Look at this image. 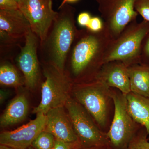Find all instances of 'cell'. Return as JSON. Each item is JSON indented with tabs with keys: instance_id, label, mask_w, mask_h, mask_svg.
<instances>
[{
	"instance_id": "cell-1",
	"label": "cell",
	"mask_w": 149,
	"mask_h": 149,
	"mask_svg": "<svg viewBox=\"0 0 149 149\" xmlns=\"http://www.w3.org/2000/svg\"><path fill=\"white\" fill-rule=\"evenodd\" d=\"M108 30L93 32L78 29L67 57L65 71L74 83L96 79L104 64V58L112 40Z\"/></svg>"
},
{
	"instance_id": "cell-2",
	"label": "cell",
	"mask_w": 149,
	"mask_h": 149,
	"mask_svg": "<svg viewBox=\"0 0 149 149\" xmlns=\"http://www.w3.org/2000/svg\"><path fill=\"white\" fill-rule=\"evenodd\" d=\"M59 10L46 38L40 42L38 55L41 63L53 65L65 71L67 57L78 29L75 8L67 3Z\"/></svg>"
},
{
	"instance_id": "cell-3",
	"label": "cell",
	"mask_w": 149,
	"mask_h": 149,
	"mask_svg": "<svg viewBox=\"0 0 149 149\" xmlns=\"http://www.w3.org/2000/svg\"><path fill=\"white\" fill-rule=\"evenodd\" d=\"M149 32L148 22H130L110 43L105 54L104 64L112 61L122 62L128 67L140 64L141 45Z\"/></svg>"
},
{
	"instance_id": "cell-4",
	"label": "cell",
	"mask_w": 149,
	"mask_h": 149,
	"mask_svg": "<svg viewBox=\"0 0 149 149\" xmlns=\"http://www.w3.org/2000/svg\"><path fill=\"white\" fill-rule=\"evenodd\" d=\"M71 95L90 113L101 128L107 127L110 104L113 101L111 89L97 79L74 83Z\"/></svg>"
},
{
	"instance_id": "cell-5",
	"label": "cell",
	"mask_w": 149,
	"mask_h": 149,
	"mask_svg": "<svg viewBox=\"0 0 149 149\" xmlns=\"http://www.w3.org/2000/svg\"><path fill=\"white\" fill-rule=\"evenodd\" d=\"M41 65L45 80L41 84V101L33 109V113L46 114L52 109L65 107L71 97L74 83L65 71L53 65Z\"/></svg>"
},
{
	"instance_id": "cell-6",
	"label": "cell",
	"mask_w": 149,
	"mask_h": 149,
	"mask_svg": "<svg viewBox=\"0 0 149 149\" xmlns=\"http://www.w3.org/2000/svg\"><path fill=\"white\" fill-rule=\"evenodd\" d=\"M111 89L114 111L107 136L113 149H126L141 125L133 120L129 113L126 95L117 89Z\"/></svg>"
},
{
	"instance_id": "cell-7",
	"label": "cell",
	"mask_w": 149,
	"mask_h": 149,
	"mask_svg": "<svg viewBox=\"0 0 149 149\" xmlns=\"http://www.w3.org/2000/svg\"><path fill=\"white\" fill-rule=\"evenodd\" d=\"M65 107L77 135L80 148L110 143L107 133L100 128L85 108L70 97Z\"/></svg>"
},
{
	"instance_id": "cell-8",
	"label": "cell",
	"mask_w": 149,
	"mask_h": 149,
	"mask_svg": "<svg viewBox=\"0 0 149 149\" xmlns=\"http://www.w3.org/2000/svg\"><path fill=\"white\" fill-rule=\"evenodd\" d=\"M135 0H97L98 10L104 24L113 40L117 38L139 14L134 8Z\"/></svg>"
},
{
	"instance_id": "cell-9",
	"label": "cell",
	"mask_w": 149,
	"mask_h": 149,
	"mask_svg": "<svg viewBox=\"0 0 149 149\" xmlns=\"http://www.w3.org/2000/svg\"><path fill=\"white\" fill-rule=\"evenodd\" d=\"M18 4L32 32L43 41L58 14L53 9L52 0H21Z\"/></svg>"
},
{
	"instance_id": "cell-10",
	"label": "cell",
	"mask_w": 149,
	"mask_h": 149,
	"mask_svg": "<svg viewBox=\"0 0 149 149\" xmlns=\"http://www.w3.org/2000/svg\"><path fill=\"white\" fill-rule=\"evenodd\" d=\"M40 40L31 29L24 37L23 47L20 46V52L17 63L24 77V85L29 90H35L40 83V61L38 55Z\"/></svg>"
},
{
	"instance_id": "cell-11",
	"label": "cell",
	"mask_w": 149,
	"mask_h": 149,
	"mask_svg": "<svg viewBox=\"0 0 149 149\" xmlns=\"http://www.w3.org/2000/svg\"><path fill=\"white\" fill-rule=\"evenodd\" d=\"M46 121V114L37 113L36 118L27 124L15 130L1 133L0 143L16 149H28L44 130Z\"/></svg>"
},
{
	"instance_id": "cell-12",
	"label": "cell",
	"mask_w": 149,
	"mask_h": 149,
	"mask_svg": "<svg viewBox=\"0 0 149 149\" xmlns=\"http://www.w3.org/2000/svg\"><path fill=\"white\" fill-rule=\"evenodd\" d=\"M64 107L55 108L47 112L44 130L52 134L56 140L68 143L77 142V135Z\"/></svg>"
},
{
	"instance_id": "cell-13",
	"label": "cell",
	"mask_w": 149,
	"mask_h": 149,
	"mask_svg": "<svg viewBox=\"0 0 149 149\" xmlns=\"http://www.w3.org/2000/svg\"><path fill=\"white\" fill-rule=\"evenodd\" d=\"M96 79L109 88L117 89L124 95L131 92L128 66L122 62L112 61L104 63Z\"/></svg>"
},
{
	"instance_id": "cell-14",
	"label": "cell",
	"mask_w": 149,
	"mask_h": 149,
	"mask_svg": "<svg viewBox=\"0 0 149 149\" xmlns=\"http://www.w3.org/2000/svg\"><path fill=\"white\" fill-rule=\"evenodd\" d=\"M31 29L30 24L19 9L0 10V30L10 37L20 40L24 39Z\"/></svg>"
},
{
	"instance_id": "cell-15",
	"label": "cell",
	"mask_w": 149,
	"mask_h": 149,
	"mask_svg": "<svg viewBox=\"0 0 149 149\" xmlns=\"http://www.w3.org/2000/svg\"><path fill=\"white\" fill-rule=\"evenodd\" d=\"M29 109V102L26 96L23 94L17 95L11 101L1 116V127L6 128L23 121Z\"/></svg>"
},
{
	"instance_id": "cell-16",
	"label": "cell",
	"mask_w": 149,
	"mask_h": 149,
	"mask_svg": "<svg viewBox=\"0 0 149 149\" xmlns=\"http://www.w3.org/2000/svg\"><path fill=\"white\" fill-rule=\"evenodd\" d=\"M126 96L130 116L136 123L146 129L149 136V98L132 92Z\"/></svg>"
},
{
	"instance_id": "cell-17",
	"label": "cell",
	"mask_w": 149,
	"mask_h": 149,
	"mask_svg": "<svg viewBox=\"0 0 149 149\" xmlns=\"http://www.w3.org/2000/svg\"><path fill=\"white\" fill-rule=\"evenodd\" d=\"M130 91L149 98V66L138 64L128 67Z\"/></svg>"
},
{
	"instance_id": "cell-18",
	"label": "cell",
	"mask_w": 149,
	"mask_h": 149,
	"mask_svg": "<svg viewBox=\"0 0 149 149\" xmlns=\"http://www.w3.org/2000/svg\"><path fill=\"white\" fill-rule=\"evenodd\" d=\"M0 84L6 87L18 88L24 85V77H22L17 69L8 61L1 62Z\"/></svg>"
},
{
	"instance_id": "cell-19",
	"label": "cell",
	"mask_w": 149,
	"mask_h": 149,
	"mask_svg": "<svg viewBox=\"0 0 149 149\" xmlns=\"http://www.w3.org/2000/svg\"><path fill=\"white\" fill-rule=\"evenodd\" d=\"M56 139L52 134L43 130L32 144L34 149H52Z\"/></svg>"
},
{
	"instance_id": "cell-20",
	"label": "cell",
	"mask_w": 149,
	"mask_h": 149,
	"mask_svg": "<svg viewBox=\"0 0 149 149\" xmlns=\"http://www.w3.org/2000/svg\"><path fill=\"white\" fill-rule=\"evenodd\" d=\"M148 136L146 129L141 126L130 141L126 149H149Z\"/></svg>"
},
{
	"instance_id": "cell-21",
	"label": "cell",
	"mask_w": 149,
	"mask_h": 149,
	"mask_svg": "<svg viewBox=\"0 0 149 149\" xmlns=\"http://www.w3.org/2000/svg\"><path fill=\"white\" fill-rule=\"evenodd\" d=\"M134 8L144 20L149 22V0H135Z\"/></svg>"
},
{
	"instance_id": "cell-22",
	"label": "cell",
	"mask_w": 149,
	"mask_h": 149,
	"mask_svg": "<svg viewBox=\"0 0 149 149\" xmlns=\"http://www.w3.org/2000/svg\"><path fill=\"white\" fill-rule=\"evenodd\" d=\"M140 64L149 66V32L144 38L141 45Z\"/></svg>"
},
{
	"instance_id": "cell-23",
	"label": "cell",
	"mask_w": 149,
	"mask_h": 149,
	"mask_svg": "<svg viewBox=\"0 0 149 149\" xmlns=\"http://www.w3.org/2000/svg\"><path fill=\"white\" fill-rule=\"evenodd\" d=\"M104 22L103 19L98 17H93L86 28L93 32H98L103 29Z\"/></svg>"
},
{
	"instance_id": "cell-24",
	"label": "cell",
	"mask_w": 149,
	"mask_h": 149,
	"mask_svg": "<svg viewBox=\"0 0 149 149\" xmlns=\"http://www.w3.org/2000/svg\"><path fill=\"white\" fill-rule=\"evenodd\" d=\"M80 148L78 141L73 143H68L56 140L52 149H79Z\"/></svg>"
},
{
	"instance_id": "cell-25",
	"label": "cell",
	"mask_w": 149,
	"mask_h": 149,
	"mask_svg": "<svg viewBox=\"0 0 149 149\" xmlns=\"http://www.w3.org/2000/svg\"><path fill=\"white\" fill-rule=\"evenodd\" d=\"M18 9L19 4L16 0H0V10H13Z\"/></svg>"
},
{
	"instance_id": "cell-26",
	"label": "cell",
	"mask_w": 149,
	"mask_h": 149,
	"mask_svg": "<svg viewBox=\"0 0 149 149\" xmlns=\"http://www.w3.org/2000/svg\"><path fill=\"white\" fill-rule=\"evenodd\" d=\"M92 17L89 13L83 12L79 14L77 18V23L82 27H85L88 26Z\"/></svg>"
},
{
	"instance_id": "cell-27",
	"label": "cell",
	"mask_w": 149,
	"mask_h": 149,
	"mask_svg": "<svg viewBox=\"0 0 149 149\" xmlns=\"http://www.w3.org/2000/svg\"><path fill=\"white\" fill-rule=\"evenodd\" d=\"M10 92L6 89H2L0 90V103L1 104L3 103L8 98Z\"/></svg>"
},
{
	"instance_id": "cell-28",
	"label": "cell",
	"mask_w": 149,
	"mask_h": 149,
	"mask_svg": "<svg viewBox=\"0 0 149 149\" xmlns=\"http://www.w3.org/2000/svg\"><path fill=\"white\" fill-rule=\"evenodd\" d=\"M85 149H114L112 147L110 143L103 144V145H99V146H96L91 147V148H88Z\"/></svg>"
},
{
	"instance_id": "cell-29",
	"label": "cell",
	"mask_w": 149,
	"mask_h": 149,
	"mask_svg": "<svg viewBox=\"0 0 149 149\" xmlns=\"http://www.w3.org/2000/svg\"><path fill=\"white\" fill-rule=\"evenodd\" d=\"M78 0H63L61 4L59 6L58 8V9L60 8H61L63 6H64L65 5L68 3H74L77 1Z\"/></svg>"
},
{
	"instance_id": "cell-30",
	"label": "cell",
	"mask_w": 149,
	"mask_h": 149,
	"mask_svg": "<svg viewBox=\"0 0 149 149\" xmlns=\"http://www.w3.org/2000/svg\"><path fill=\"white\" fill-rule=\"evenodd\" d=\"M0 149H16L11 148V147L5 146V145H1L0 146Z\"/></svg>"
},
{
	"instance_id": "cell-31",
	"label": "cell",
	"mask_w": 149,
	"mask_h": 149,
	"mask_svg": "<svg viewBox=\"0 0 149 149\" xmlns=\"http://www.w3.org/2000/svg\"><path fill=\"white\" fill-rule=\"evenodd\" d=\"M16 1L17 2V3H18L19 4V2L21 0H16Z\"/></svg>"
},
{
	"instance_id": "cell-32",
	"label": "cell",
	"mask_w": 149,
	"mask_h": 149,
	"mask_svg": "<svg viewBox=\"0 0 149 149\" xmlns=\"http://www.w3.org/2000/svg\"><path fill=\"white\" fill-rule=\"evenodd\" d=\"M28 149H33V148H32V146H31V147H30V148H29Z\"/></svg>"
},
{
	"instance_id": "cell-33",
	"label": "cell",
	"mask_w": 149,
	"mask_h": 149,
	"mask_svg": "<svg viewBox=\"0 0 149 149\" xmlns=\"http://www.w3.org/2000/svg\"><path fill=\"white\" fill-rule=\"evenodd\" d=\"M95 1H97V0H95Z\"/></svg>"
},
{
	"instance_id": "cell-34",
	"label": "cell",
	"mask_w": 149,
	"mask_h": 149,
	"mask_svg": "<svg viewBox=\"0 0 149 149\" xmlns=\"http://www.w3.org/2000/svg\"><path fill=\"white\" fill-rule=\"evenodd\" d=\"M80 148H79V149H80Z\"/></svg>"
}]
</instances>
